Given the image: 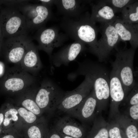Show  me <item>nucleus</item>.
<instances>
[{
  "mask_svg": "<svg viewBox=\"0 0 138 138\" xmlns=\"http://www.w3.org/2000/svg\"><path fill=\"white\" fill-rule=\"evenodd\" d=\"M78 63L77 69L68 77L73 80L78 75H87L90 78L97 100L96 110L100 113L106 109L110 99L109 71L102 64L92 60H86Z\"/></svg>",
  "mask_w": 138,
  "mask_h": 138,
  "instance_id": "nucleus-1",
  "label": "nucleus"
},
{
  "mask_svg": "<svg viewBox=\"0 0 138 138\" xmlns=\"http://www.w3.org/2000/svg\"><path fill=\"white\" fill-rule=\"evenodd\" d=\"M90 16L88 11L85 12L76 18L62 17L60 23V27L68 37L88 45V50L95 47L99 31Z\"/></svg>",
  "mask_w": 138,
  "mask_h": 138,
  "instance_id": "nucleus-2",
  "label": "nucleus"
},
{
  "mask_svg": "<svg viewBox=\"0 0 138 138\" xmlns=\"http://www.w3.org/2000/svg\"><path fill=\"white\" fill-rule=\"evenodd\" d=\"M36 77L15 65L7 69L0 79V90L3 93L17 95L36 85Z\"/></svg>",
  "mask_w": 138,
  "mask_h": 138,
  "instance_id": "nucleus-3",
  "label": "nucleus"
},
{
  "mask_svg": "<svg viewBox=\"0 0 138 138\" xmlns=\"http://www.w3.org/2000/svg\"><path fill=\"white\" fill-rule=\"evenodd\" d=\"M65 93L54 82L45 78L40 83L35 94V100L44 112L52 111L57 107Z\"/></svg>",
  "mask_w": 138,
  "mask_h": 138,
  "instance_id": "nucleus-4",
  "label": "nucleus"
},
{
  "mask_svg": "<svg viewBox=\"0 0 138 138\" xmlns=\"http://www.w3.org/2000/svg\"><path fill=\"white\" fill-rule=\"evenodd\" d=\"M135 50L131 47L118 51L115 55V61L112 63V65L118 72L125 97L136 83L134 78L133 67Z\"/></svg>",
  "mask_w": 138,
  "mask_h": 138,
  "instance_id": "nucleus-5",
  "label": "nucleus"
},
{
  "mask_svg": "<svg viewBox=\"0 0 138 138\" xmlns=\"http://www.w3.org/2000/svg\"><path fill=\"white\" fill-rule=\"evenodd\" d=\"M0 25L4 38L28 35L29 30L24 17L18 10L6 7L0 14Z\"/></svg>",
  "mask_w": 138,
  "mask_h": 138,
  "instance_id": "nucleus-6",
  "label": "nucleus"
},
{
  "mask_svg": "<svg viewBox=\"0 0 138 138\" xmlns=\"http://www.w3.org/2000/svg\"><path fill=\"white\" fill-rule=\"evenodd\" d=\"M98 29L101 37L95 47L88 51L95 55L101 62L106 60L120 40L113 23L100 24Z\"/></svg>",
  "mask_w": 138,
  "mask_h": 138,
  "instance_id": "nucleus-7",
  "label": "nucleus"
},
{
  "mask_svg": "<svg viewBox=\"0 0 138 138\" xmlns=\"http://www.w3.org/2000/svg\"><path fill=\"white\" fill-rule=\"evenodd\" d=\"M68 37L65 33L60 32L56 26L47 27L44 26L36 31L32 39L37 41L39 50L46 52L50 62L54 49L62 45Z\"/></svg>",
  "mask_w": 138,
  "mask_h": 138,
  "instance_id": "nucleus-8",
  "label": "nucleus"
},
{
  "mask_svg": "<svg viewBox=\"0 0 138 138\" xmlns=\"http://www.w3.org/2000/svg\"><path fill=\"white\" fill-rule=\"evenodd\" d=\"M18 10L24 16L29 32L36 31L45 26L53 16L51 8L39 3H29L21 7Z\"/></svg>",
  "mask_w": 138,
  "mask_h": 138,
  "instance_id": "nucleus-9",
  "label": "nucleus"
},
{
  "mask_svg": "<svg viewBox=\"0 0 138 138\" xmlns=\"http://www.w3.org/2000/svg\"><path fill=\"white\" fill-rule=\"evenodd\" d=\"M3 41L2 55L7 62L19 65L24 56L32 38L21 35L6 39Z\"/></svg>",
  "mask_w": 138,
  "mask_h": 138,
  "instance_id": "nucleus-10",
  "label": "nucleus"
},
{
  "mask_svg": "<svg viewBox=\"0 0 138 138\" xmlns=\"http://www.w3.org/2000/svg\"><path fill=\"white\" fill-rule=\"evenodd\" d=\"M84 76V80L77 88L65 92L57 109L67 113L76 107L88 95L93 88V83L88 76Z\"/></svg>",
  "mask_w": 138,
  "mask_h": 138,
  "instance_id": "nucleus-11",
  "label": "nucleus"
},
{
  "mask_svg": "<svg viewBox=\"0 0 138 138\" xmlns=\"http://www.w3.org/2000/svg\"><path fill=\"white\" fill-rule=\"evenodd\" d=\"M112 66V68L109 74V115L110 118L113 119L120 113L119 107L124 99L125 96L118 72L115 68Z\"/></svg>",
  "mask_w": 138,
  "mask_h": 138,
  "instance_id": "nucleus-12",
  "label": "nucleus"
},
{
  "mask_svg": "<svg viewBox=\"0 0 138 138\" xmlns=\"http://www.w3.org/2000/svg\"><path fill=\"white\" fill-rule=\"evenodd\" d=\"M86 49V45L84 43L75 41L52 55L50 62L51 65L56 67L63 65L68 66L70 62L74 60Z\"/></svg>",
  "mask_w": 138,
  "mask_h": 138,
  "instance_id": "nucleus-13",
  "label": "nucleus"
},
{
  "mask_svg": "<svg viewBox=\"0 0 138 138\" xmlns=\"http://www.w3.org/2000/svg\"><path fill=\"white\" fill-rule=\"evenodd\" d=\"M97 104V100L93 88L88 95L79 105L67 113L82 121H90L95 118Z\"/></svg>",
  "mask_w": 138,
  "mask_h": 138,
  "instance_id": "nucleus-14",
  "label": "nucleus"
},
{
  "mask_svg": "<svg viewBox=\"0 0 138 138\" xmlns=\"http://www.w3.org/2000/svg\"><path fill=\"white\" fill-rule=\"evenodd\" d=\"M39 50L37 46L32 41L18 65L23 70L36 77L43 67Z\"/></svg>",
  "mask_w": 138,
  "mask_h": 138,
  "instance_id": "nucleus-15",
  "label": "nucleus"
},
{
  "mask_svg": "<svg viewBox=\"0 0 138 138\" xmlns=\"http://www.w3.org/2000/svg\"><path fill=\"white\" fill-rule=\"evenodd\" d=\"M89 3L91 10L90 19L95 24H112L118 18L113 9L106 4L105 0L90 1Z\"/></svg>",
  "mask_w": 138,
  "mask_h": 138,
  "instance_id": "nucleus-16",
  "label": "nucleus"
},
{
  "mask_svg": "<svg viewBox=\"0 0 138 138\" xmlns=\"http://www.w3.org/2000/svg\"><path fill=\"white\" fill-rule=\"evenodd\" d=\"M120 41H128L135 49L138 46V24H134L118 18L113 23Z\"/></svg>",
  "mask_w": 138,
  "mask_h": 138,
  "instance_id": "nucleus-17",
  "label": "nucleus"
},
{
  "mask_svg": "<svg viewBox=\"0 0 138 138\" xmlns=\"http://www.w3.org/2000/svg\"><path fill=\"white\" fill-rule=\"evenodd\" d=\"M89 2V1L55 0L54 5L58 13L63 17L75 18L85 12L84 4Z\"/></svg>",
  "mask_w": 138,
  "mask_h": 138,
  "instance_id": "nucleus-18",
  "label": "nucleus"
},
{
  "mask_svg": "<svg viewBox=\"0 0 138 138\" xmlns=\"http://www.w3.org/2000/svg\"><path fill=\"white\" fill-rule=\"evenodd\" d=\"M54 128L61 134L74 138H82L84 135V128L69 117L60 118L56 122Z\"/></svg>",
  "mask_w": 138,
  "mask_h": 138,
  "instance_id": "nucleus-19",
  "label": "nucleus"
},
{
  "mask_svg": "<svg viewBox=\"0 0 138 138\" xmlns=\"http://www.w3.org/2000/svg\"><path fill=\"white\" fill-rule=\"evenodd\" d=\"M4 118L3 124V133L12 129L20 131L22 125L16 106L11 101H8L3 104Z\"/></svg>",
  "mask_w": 138,
  "mask_h": 138,
  "instance_id": "nucleus-20",
  "label": "nucleus"
},
{
  "mask_svg": "<svg viewBox=\"0 0 138 138\" xmlns=\"http://www.w3.org/2000/svg\"><path fill=\"white\" fill-rule=\"evenodd\" d=\"M36 85L17 95L18 105L22 107L40 117L44 112L37 105L35 100V94L38 87Z\"/></svg>",
  "mask_w": 138,
  "mask_h": 138,
  "instance_id": "nucleus-21",
  "label": "nucleus"
},
{
  "mask_svg": "<svg viewBox=\"0 0 138 138\" xmlns=\"http://www.w3.org/2000/svg\"><path fill=\"white\" fill-rule=\"evenodd\" d=\"M49 130L46 121L41 117L36 122L23 127L19 131L22 138H46Z\"/></svg>",
  "mask_w": 138,
  "mask_h": 138,
  "instance_id": "nucleus-22",
  "label": "nucleus"
},
{
  "mask_svg": "<svg viewBox=\"0 0 138 138\" xmlns=\"http://www.w3.org/2000/svg\"><path fill=\"white\" fill-rule=\"evenodd\" d=\"M113 119L119 124L125 133L127 138H138L137 123L124 114L120 113Z\"/></svg>",
  "mask_w": 138,
  "mask_h": 138,
  "instance_id": "nucleus-23",
  "label": "nucleus"
},
{
  "mask_svg": "<svg viewBox=\"0 0 138 138\" xmlns=\"http://www.w3.org/2000/svg\"><path fill=\"white\" fill-rule=\"evenodd\" d=\"M89 138H109L108 123L101 116L95 118Z\"/></svg>",
  "mask_w": 138,
  "mask_h": 138,
  "instance_id": "nucleus-24",
  "label": "nucleus"
},
{
  "mask_svg": "<svg viewBox=\"0 0 138 138\" xmlns=\"http://www.w3.org/2000/svg\"><path fill=\"white\" fill-rule=\"evenodd\" d=\"M121 13L123 20L133 23L138 24V1L126 6Z\"/></svg>",
  "mask_w": 138,
  "mask_h": 138,
  "instance_id": "nucleus-25",
  "label": "nucleus"
},
{
  "mask_svg": "<svg viewBox=\"0 0 138 138\" xmlns=\"http://www.w3.org/2000/svg\"><path fill=\"white\" fill-rule=\"evenodd\" d=\"M16 107L19 116L22 128L36 122L41 117L22 107L18 106Z\"/></svg>",
  "mask_w": 138,
  "mask_h": 138,
  "instance_id": "nucleus-26",
  "label": "nucleus"
},
{
  "mask_svg": "<svg viewBox=\"0 0 138 138\" xmlns=\"http://www.w3.org/2000/svg\"><path fill=\"white\" fill-rule=\"evenodd\" d=\"M137 0H105L106 4L111 7L115 14L121 12L126 6L132 3Z\"/></svg>",
  "mask_w": 138,
  "mask_h": 138,
  "instance_id": "nucleus-27",
  "label": "nucleus"
},
{
  "mask_svg": "<svg viewBox=\"0 0 138 138\" xmlns=\"http://www.w3.org/2000/svg\"><path fill=\"white\" fill-rule=\"evenodd\" d=\"M107 123L109 137L123 138L122 133L123 131L114 119Z\"/></svg>",
  "mask_w": 138,
  "mask_h": 138,
  "instance_id": "nucleus-28",
  "label": "nucleus"
},
{
  "mask_svg": "<svg viewBox=\"0 0 138 138\" xmlns=\"http://www.w3.org/2000/svg\"><path fill=\"white\" fill-rule=\"evenodd\" d=\"M129 106L138 104V85L136 83L133 88L126 96L123 101Z\"/></svg>",
  "mask_w": 138,
  "mask_h": 138,
  "instance_id": "nucleus-29",
  "label": "nucleus"
},
{
  "mask_svg": "<svg viewBox=\"0 0 138 138\" xmlns=\"http://www.w3.org/2000/svg\"><path fill=\"white\" fill-rule=\"evenodd\" d=\"M29 0H5L0 1V4H3L6 7L14 8L18 10L22 6L29 3Z\"/></svg>",
  "mask_w": 138,
  "mask_h": 138,
  "instance_id": "nucleus-30",
  "label": "nucleus"
},
{
  "mask_svg": "<svg viewBox=\"0 0 138 138\" xmlns=\"http://www.w3.org/2000/svg\"><path fill=\"white\" fill-rule=\"evenodd\" d=\"M127 114L125 115L137 123L138 121V104L129 106L127 110Z\"/></svg>",
  "mask_w": 138,
  "mask_h": 138,
  "instance_id": "nucleus-31",
  "label": "nucleus"
},
{
  "mask_svg": "<svg viewBox=\"0 0 138 138\" xmlns=\"http://www.w3.org/2000/svg\"><path fill=\"white\" fill-rule=\"evenodd\" d=\"M0 138H22L20 132L18 130L12 129L8 130L0 136Z\"/></svg>",
  "mask_w": 138,
  "mask_h": 138,
  "instance_id": "nucleus-32",
  "label": "nucleus"
},
{
  "mask_svg": "<svg viewBox=\"0 0 138 138\" xmlns=\"http://www.w3.org/2000/svg\"><path fill=\"white\" fill-rule=\"evenodd\" d=\"M46 138H62L61 134L55 128L50 130Z\"/></svg>",
  "mask_w": 138,
  "mask_h": 138,
  "instance_id": "nucleus-33",
  "label": "nucleus"
},
{
  "mask_svg": "<svg viewBox=\"0 0 138 138\" xmlns=\"http://www.w3.org/2000/svg\"><path fill=\"white\" fill-rule=\"evenodd\" d=\"M55 0H40L36 1L39 3L46 7L51 8L54 5Z\"/></svg>",
  "mask_w": 138,
  "mask_h": 138,
  "instance_id": "nucleus-34",
  "label": "nucleus"
},
{
  "mask_svg": "<svg viewBox=\"0 0 138 138\" xmlns=\"http://www.w3.org/2000/svg\"><path fill=\"white\" fill-rule=\"evenodd\" d=\"M4 106L3 104L0 108V136L3 133V124L4 118Z\"/></svg>",
  "mask_w": 138,
  "mask_h": 138,
  "instance_id": "nucleus-35",
  "label": "nucleus"
},
{
  "mask_svg": "<svg viewBox=\"0 0 138 138\" xmlns=\"http://www.w3.org/2000/svg\"><path fill=\"white\" fill-rule=\"evenodd\" d=\"M3 36L1 27L0 25V56L2 55V49L3 41Z\"/></svg>",
  "mask_w": 138,
  "mask_h": 138,
  "instance_id": "nucleus-36",
  "label": "nucleus"
},
{
  "mask_svg": "<svg viewBox=\"0 0 138 138\" xmlns=\"http://www.w3.org/2000/svg\"><path fill=\"white\" fill-rule=\"evenodd\" d=\"M62 138H74L73 137H72L67 136V135H63L62 134H61Z\"/></svg>",
  "mask_w": 138,
  "mask_h": 138,
  "instance_id": "nucleus-37",
  "label": "nucleus"
},
{
  "mask_svg": "<svg viewBox=\"0 0 138 138\" xmlns=\"http://www.w3.org/2000/svg\"><path fill=\"white\" fill-rule=\"evenodd\" d=\"M0 5H1V4H0V9L1 8V6H0Z\"/></svg>",
  "mask_w": 138,
  "mask_h": 138,
  "instance_id": "nucleus-38",
  "label": "nucleus"
}]
</instances>
